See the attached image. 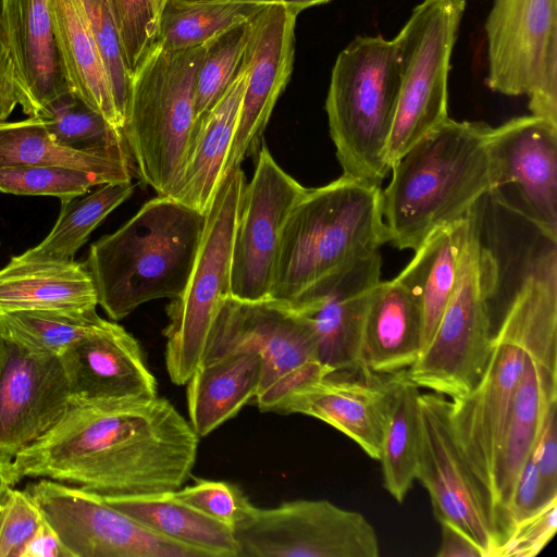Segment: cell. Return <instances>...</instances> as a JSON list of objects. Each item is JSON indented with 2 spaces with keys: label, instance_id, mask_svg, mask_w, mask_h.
I'll return each instance as SVG.
<instances>
[{
  "label": "cell",
  "instance_id": "18",
  "mask_svg": "<svg viewBox=\"0 0 557 557\" xmlns=\"http://www.w3.org/2000/svg\"><path fill=\"white\" fill-rule=\"evenodd\" d=\"M492 193L513 185L517 210L549 242L557 239V124L533 114L492 127Z\"/></svg>",
  "mask_w": 557,
  "mask_h": 557
},
{
  "label": "cell",
  "instance_id": "51",
  "mask_svg": "<svg viewBox=\"0 0 557 557\" xmlns=\"http://www.w3.org/2000/svg\"><path fill=\"white\" fill-rule=\"evenodd\" d=\"M10 491V490H9ZM7 496V495H5ZM5 496L0 500V512H1V508H2V505H3V502L5 499Z\"/></svg>",
  "mask_w": 557,
  "mask_h": 557
},
{
  "label": "cell",
  "instance_id": "2",
  "mask_svg": "<svg viewBox=\"0 0 557 557\" xmlns=\"http://www.w3.org/2000/svg\"><path fill=\"white\" fill-rule=\"evenodd\" d=\"M387 242L380 186L343 174L308 189L284 225L269 298L298 308Z\"/></svg>",
  "mask_w": 557,
  "mask_h": 557
},
{
  "label": "cell",
  "instance_id": "44",
  "mask_svg": "<svg viewBox=\"0 0 557 557\" xmlns=\"http://www.w3.org/2000/svg\"><path fill=\"white\" fill-rule=\"evenodd\" d=\"M557 529V498L517 522L494 557H534L550 542Z\"/></svg>",
  "mask_w": 557,
  "mask_h": 557
},
{
  "label": "cell",
  "instance_id": "38",
  "mask_svg": "<svg viewBox=\"0 0 557 557\" xmlns=\"http://www.w3.org/2000/svg\"><path fill=\"white\" fill-rule=\"evenodd\" d=\"M249 21L207 42L195 83L196 121L219 101L235 78L247 44Z\"/></svg>",
  "mask_w": 557,
  "mask_h": 557
},
{
  "label": "cell",
  "instance_id": "21",
  "mask_svg": "<svg viewBox=\"0 0 557 557\" xmlns=\"http://www.w3.org/2000/svg\"><path fill=\"white\" fill-rule=\"evenodd\" d=\"M0 37L14 65L18 104L38 116L74 92L55 37L49 0H0Z\"/></svg>",
  "mask_w": 557,
  "mask_h": 557
},
{
  "label": "cell",
  "instance_id": "48",
  "mask_svg": "<svg viewBox=\"0 0 557 557\" xmlns=\"http://www.w3.org/2000/svg\"><path fill=\"white\" fill-rule=\"evenodd\" d=\"M17 104L14 65L0 37V122L5 121Z\"/></svg>",
  "mask_w": 557,
  "mask_h": 557
},
{
  "label": "cell",
  "instance_id": "20",
  "mask_svg": "<svg viewBox=\"0 0 557 557\" xmlns=\"http://www.w3.org/2000/svg\"><path fill=\"white\" fill-rule=\"evenodd\" d=\"M407 370L388 374L334 371L288 395L276 413L317 418L379 460L395 389Z\"/></svg>",
  "mask_w": 557,
  "mask_h": 557
},
{
  "label": "cell",
  "instance_id": "40",
  "mask_svg": "<svg viewBox=\"0 0 557 557\" xmlns=\"http://www.w3.org/2000/svg\"><path fill=\"white\" fill-rule=\"evenodd\" d=\"M129 75L156 45L168 0H107Z\"/></svg>",
  "mask_w": 557,
  "mask_h": 557
},
{
  "label": "cell",
  "instance_id": "12",
  "mask_svg": "<svg viewBox=\"0 0 557 557\" xmlns=\"http://www.w3.org/2000/svg\"><path fill=\"white\" fill-rule=\"evenodd\" d=\"M485 35L487 86L557 124V0H494Z\"/></svg>",
  "mask_w": 557,
  "mask_h": 557
},
{
  "label": "cell",
  "instance_id": "15",
  "mask_svg": "<svg viewBox=\"0 0 557 557\" xmlns=\"http://www.w3.org/2000/svg\"><path fill=\"white\" fill-rule=\"evenodd\" d=\"M25 491L71 557H202L82 487L42 478Z\"/></svg>",
  "mask_w": 557,
  "mask_h": 557
},
{
  "label": "cell",
  "instance_id": "26",
  "mask_svg": "<svg viewBox=\"0 0 557 557\" xmlns=\"http://www.w3.org/2000/svg\"><path fill=\"white\" fill-rule=\"evenodd\" d=\"M422 351L420 306L396 278L381 281L372 295L361 336L359 371L388 374L407 370Z\"/></svg>",
  "mask_w": 557,
  "mask_h": 557
},
{
  "label": "cell",
  "instance_id": "8",
  "mask_svg": "<svg viewBox=\"0 0 557 557\" xmlns=\"http://www.w3.org/2000/svg\"><path fill=\"white\" fill-rule=\"evenodd\" d=\"M498 282V263L481 238L476 212L451 297L430 344L407 369L411 382L450 400L478 384L491 351L490 300Z\"/></svg>",
  "mask_w": 557,
  "mask_h": 557
},
{
  "label": "cell",
  "instance_id": "35",
  "mask_svg": "<svg viewBox=\"0 0 557 557\" xmlns=\"http://www.w3.org/2000/svg\"><path fill=\"white\" fill-rule=\"evenodd\" d=\"M264 7L253 3L168 0L156 44L170 51L206 45L232 27L248 22Z\"/></svg>",
  "mask_w": 557,
  "mask_h": 557
},
{
  "label": "cell",
  "instance_id": "34",
  "mask_svg": "<svg viewBox=\"0 0 557 557\" xmlns=\"http://www.w3.org/2000/svg\"><path fill=\"white\" fill-rule=\"evenodd\" d=\"M420 387L404 376L393 396L380 461L384 487L403 503L414 480L420 445Z\"/></svg>",
  "mask_w": 557,
  "mask_h": 557
},
{
  "label": "cell",
  "instance_id": "1",
  "mask_svg": "<svg viewBox=\"0 0 557 557\" xmlns=\"http://www.w3.org/2000/svg\"><path fill=\"white\" fill-rule=\"evenodd\" d=\"M199 436L163 397L73 404L10 463L14 485L45 478L100 496L174 492L190 475Z\"/></svg>",
  "mask_w": 557,
  "mask_h": 557
},
{
  "label": "cell",
  "instance_id": "37",
  "mask_svg": "<svg viewBox=\"0 0 557 557\" xmlns=\"http://www.w3.org/2000/svg\"><path fill=\"white\" fill-rule=\"evenodd\" d=\"M52 138L67 148L131 158L124 132L113 127L74 92L48 106L39 115Z\"/></svg>",
  "mask_w": 557,
  "mask_h": 557
},
{
  "label": "cell",
  "instance_id": "36",
  "mask_svg": "<svg viewBox=\"0 0 557 557\" xmlns=\"http://www.w3.org/2000/svg\"><path fill=\"white\" fill-rule=\"evenodd\" d=\"M107 322L96 308L14 311L0 313V335L32 350L61 356Z\"/></svg>",
  "mask_w": 557,
  "mask_h": 557
},
{
  "label": "cell",
  "instance_id": "17",
  "mask_svg": "<svg viewBox=\"0 0 557 557\" xmlns=\"http://www.w3.org/2000/svg\"><path fill=\"white\" fill-rule=\"evenodd\" d=\"M73 401L60 356L0 335V463L48 433Z\"/></svg>",
  "mask_w": 557,
  "mask_h": 557
},
{
  "label": "cell",
  "instance_id": "6",
  "mask_svg": "<svg viewBox=\"0 0 557 557\" xmlns=\"http://www.w3.org/2000/svg\"><path fill=\"white\" fill-rule=\"evenodd\" d=\"M400 82L394 39L357 36L337 55L325 111L344 175L381 187Z\"/></svg>",
  "mask_w": 557,
  "mask_h": 557
},
{
  "label": "cell",
  "instance_id": "10",
  "mask_svg": "<svg viewBox=\"0 0 557 557\" xmlns=\"http://www.w3.org/2000/svg\"><path fill=\"white\" fill-rule=\"evenodd\" d=\"M245 184L240 165L224 175L206 213L187 284L166 307L165 366L176 385L186 384L199 366L212 321L224 299L231 296L233 240Z\"/></svg>",
  "mask_w": 557,
  "mask_h": 557
},
{
  "label": "cell",
  "instance_id": "49",
  "mask_svg": "<svg viewBox=\"0 0 557 557\" xmlns=\"http://www.w3.org/2000/svg\"><path fill=\"white\" fill-rule=\"evenodd\" d=\"M193 1H210V2H237V3H253V4H281L298 14L310 7L330 2L332 0H193Z\"/></svg>",
  "mask_w": 557,
  "mask_h": 557
},
{
  "label": "cell",
  "instance_id": "5",
  "mask_svg": "<svg viewBox=\"0 0 557 557\" xmlns=\"http://www.w3.org/2000/svg\"><path fill=\"white\" fill-rule=\"evenodd\" d=\"M206 223L169 197L147 201L126 223L95 242L85 262L98 305L114 321L140 305L174 299L190 276Z\"/></svg>",
  "mask_w": 557,
  "mask_h": 557
},
{
  "label": "cell",
  "instance_id": "50",
  "mask_svg": "<svg viewBox=\"0 0 557 557\" xmlns=\"http://www.w3.org/2000/svg\"><path fill=\"white\" fill-rule=\"evenodd\" d=\"M12 487L8 476V468L0 463V500L8 494Z\"/></svg>",
  "mask_w": 557,
  "mask_h": 557
},
{
  "label": "cell",
  "instance_id": "7",
  "mask_svg": "<svg viewBox=\"0 0 557 557\" xmlns=\"http://www.w3.org/2000/svg\"><path fill=\"white\" fill-rule=\"evenodd\" d=\"M206 45L170 51L156 44L131 75L124 136L134 169L161 197L172 190L196 123Z\"/></svg>",
  "mask_w": 557,
  "mask_h": 557
},
{
  "label": "cell",
  "instance_id": "32",
  "mask_svg": "<svg viewBox=\"0 0 557 557\" xmlns=\"http://www.w3.org/2000/svg\"><path fill=\"white\" fill-rule=\"evenodd\" d=\"M57 165L106 176L110 182L132 181L128 157L104 156L74 150L55 141L39 116L0 122V170Z\"/></svg>",
  "mask_w": 557,
  "mask_h": 557
},
{
  "label": "cell",
  "instance_id": "41",
  "mask_svg": "<svg viewBox=\"0 0 557 557\" xmlns=\"http://www.w3.org/2000/svg\"><path fill=\"white\" fill-rule=\"evenodd\" d=\"M88 28L108 74L117 112L124 123L129 101L131 75L127 71L119 33L107 0H78Z\"/></svg>",
  "mask_w": 557,
  "mask_h": 557
},
{
  "label": "cell",
  "instance_id": "25",
  "mask_svg": "<svg viewBox=\"0 0 557 557\" xmlns=\"http://www.w3.org/2000/svg\"><path fill=\"white\" fill-rule=\"evenodd\" d=\"M247 69L238 72L219 101L199 117L169 198L202 214L210 208L225 175V165L238 122Z\"/></svg>",
  "mask_w": 557,
  "mask_h": 557
},
{
  "label": "cell",
  "instance_id": "19",
  "mask_svg": "<svg viewBox=\"0 0 557 557\" xmlns=\"http://www.w3.org/2000/svg\"><path fill=\"white\" fill-rule=\"evenodd\" d=\"M297 15L284 5L269 4L249 21L243 57L246 86L225 174L257 150L275 103L290 79Z\"/></svg>",
  "mask_w": 557,
  "mask_h": 557
},
{
  "label": "cell",
  "instance_id": "31",
  "mask_svg": "<svg viewBox=\"0 0 557 557\" xmlns=\"http://www.w3.org/2000/svg\"><path fill=\"white\" fill-rule=\"evenodd\" d=\"M55 37L74 94L124 132L102 59L78 0H49Z\"/></svg>",
  "mask_w": 557,
  "mask_h": 557
},
{
  "label": "cell",
  "instance_id": "27",
  "mask_svg": "<svg viewBox=\"0 0 557 557\" xmlns=\"http://www.w3.org/2000/svg\"><path fill=\"white\" fill-rule=\"evenodd\" d=\"M478 206L465 218L433 231L395 277L413 296L422 317V351L430 344L457 283Z\"/></svg>",
  "mask_w": 557,
  "mask_h": 557
},
{
  "label": "cell",
  "instance_id": "43",
  "mask_svg": "<svg viewBox=\"0 0 557 557\" xmlns=\"http://www.w3.org/2000/svg\"><path fill=\"white\" fill-rule=\"evenodd\" d=\"M42 518L39 507L25 490L11 487L0 512V557H22Z\"/></svg>",
  "mask_w": 557,
  "mask_h": 557
},
{
  "label": "cell",
  "instance_id": "11",
  "mask_svg": "<svg viewBox=\"0 0 557 557\" xmlns=\"http://www.w3.org/2000/svg\"><path fill=\"white\" fill-rule=\"evenodd\" d=\"M465 9V0H423L394 38L401 82L387 145L389 169L448 119L450 58Z\"/></svg>",
  "mask_w": 557,
  "mask_h": 557
},
{
  "label": "cell",
  "instance_id": "9",
  "mask_svg": "<svg viewBox=\"0 0 557 557\" xmlns=\"http://www.w3.org/2000/svg\"><path fill=\"white\" fill-rule=\"evenodd\" d=\"M251 348L262 358L255 404L275 412L293 392L333 372L318 358L308 321L287 304L267 298L226 297L209 329L200 362L228 351Z\"/></svg>",
  "mask_w": 557,
  "mask_h": 557
},
{
  "label": "cell",
  "instance_id": "30",
  "mask_svg": "<svg viewBox=\"0 0 557 557\" xmlns=\"http://www.w3.org/2000/svg\"><path fill=\"white\" fill-rule=\"evenodd\" d=\"M101 497L156 534L195 549L202 557H238L232 529L176 499L172 492Z\"/></svg>",
  "mask_w": 557,
  "mask_h": 557
},
{
  "label": "cell",
  "instance_id": "23",
  "mask_svg": "<svg viewBox=\"0 0 557 557\" xmlns=\"http://www.w3.org/2000/svg\"><path fill=\"white\" fill-rule=\"evenodd\" d=\"M380 251L358 261L320 297L293 308L310 324L319 361L334 371H359L367 311L381 282Z\"/></svg>",
  "mask_w": 557,
  "mask_h": 557
},
{
  "label": "cell",
  "instance_id": "42",
  "mask_svg": "<svg viewBox=\"0 0 557 557\" xmlns=\"http://www.w3.org/2000/svg\"><path fill=\"white\" fill-rule=\"evenodd\" d=\"M172 494L176 499L228 527L233 532L252 507L237 485L224 481L198 479Z\"/></svg>",
  "mask_w": 557,
  "mask_h": 557
},
{
  "label": "cell",
  "instance_id": "3",
  "mask_svg": "<svg viewBox=\"0 0 557 557\" xmlns=\"http://www.w3.org/2000/svg\"><path fill=\"white\" fill-rule=\"evenodd\" d=\"M550 335H557L554 249L535 258L522 276L497 333L493 334L488 360L478 384L466 396L450 400L455 440L491 493L527 354L533 344Z\"/></svg>",
  "mask_w": 557,
  "mask_h": 557
},
{
  "label": "cell",
  "instance_id": "33",
  "mask_svg": "<svg viewBox=\"0 0 557 557\" xmlns=\"http://www.w3.org/2000/svg\"><path fill=\"white\" fill-rule=\"evenodd\" d=\"M133 191L132 181L106 183L91 193L61 202L55 224L45 239L14 257L23 261L74 260L91 232Z\"/></svg>",
  "mask_w": 557,
  "mask_h": 557
},
{
  "label": "cell",
  "instance_id": "39",
  "mask_svg": "<svg viewBox=\"0 0 557 557\" xmlns=\"http://www.w3.org/2000/svg\"><path fill=\"white\" fill-rule=\"evenodd\" d=\"M113 183L106 176L57 165L0 170V191L26 196H52L61 202L85 195L91 187Z\"/></svg>",
  "mask_w": 557,
  "mask_h": 557
},
{
  "label": "cell",
  "instance_id": "46",
  "mask_svg": "<svg viewBox=\"0 0 557 557\" xmlns=\"http://www.w3.org/2000/svg\"><path fill=\"white\" fill-rule=\"evenodd\" d=\"M442 542L437 557H484L481 547L460 528L443 521Z\"/></svg>",
  "mask_w": 557,
  "mask_h": 557
},
{
  "label": "cell",
  "instance_id": "24",
  "mask_svg": "<svg viewBox=\"0 0 557 557\" xmlns=\"http://www.w3.org/2000/svg\"><path fill=\"white\" fill-rule=\"evenodd\" d=\"M557 396V335L544 337L527 354L504 441L495 463L492 493L509 532L507 507L517 479L540 432L548 401Z\"/></svg>",
  "mask_w": 557,
  "mask_h": 557
},
{
  "label": "cell",
  "instance_id": "4",
  "mask_svg": "<svg viewBox=\"0 0 557 557\" xmlns=\"http://www.w3.org/2000/svg\"><path fill=\"white\" fill-rule=\"evenodd\" d=\"M484 122L446 119L392 168L382 190L388 242L416 250L436 228L467 216L492 191Z\"/></svg>",
  "mask_w": 557,
  "mask_h": 557
},
{
  "label": "cell",
  "instance_id": "22",
  "mask_svg": "<svg viewBox=\"0 0 557 557\" xmlns=\"http://www.w3.org/2000/svg\"><path fill=\"white\" fill-rule=\"evenodd\" d=\"M73 404L152 397L157 381L138 341L108 321L61 356Z\"/></svg>",
  "mask_w": 557,
  "mask_h": 557
},
{
  "label": "cell",
  "instance_id": "16",
  "mask_svg": "<svg viewBox=\"0 0 557 557\" xmlns=\"http://www.w3.org/2000/svg\"><path fill=\"white\" fill-rule=\"evenodd\" d=\"M307 190L277 164L263 145L258 151L253 175L242 193L232 250L233 297L243 300L270 297L284 225Z\"/></svg>",
  "mask_w": 557,
  "mask_h": 557
},
{
  "label": "cell",
  "instance_id": "45",
  "mask_svg": "<svg viewBox=\"0 0 557 557\" xmlns=\"http://www.w3.org/2000/svg\"><path fill=\"white\" fill-rule=\"evenodd\" d=\"M557 396L546 407L542 425L532 448L543 504L557 498Z\"/></svg>",
  "mask_w": 557,
  "mask_h": 557
},
{
  "label": "cell",
  "instance_id": "13",
  "mask_svg": "<svg viewBox=\"0 0 557 557\" xmlns=\"http://www.w3.org/2000/svg\"><path fill=\"white\" fill-rule=\"evenodd\" d=\"M420 445L417 479L430 495L438 522H450L465 531L494 557L506 532L492 493L481 482L461 453L450 423V399L421 393Z\"/></svg>",
  "mask_w": 557,
  "mask_h": 557
},
{
  "label": "cell",
  "instance_id": "29",
  "mask_svg": "<svg viewBox=\"0 0 557 557\" xmlns=\"http://www.w3.org/2000/svg\"><path fill=\"white\" fill-rule=\"evenodd\" d=\"M262 358L251 348L228 351L200 362L187 381L189 423L207 436L233 418L259 388Z\"/></svg>",
  "mask_w": 557,
  "mask_h": 557
},
{
  "label": "cell",
  "instance_id": "14",
  "mask_svg": "<svg viewBox=\"0 0 557 557\" xmlns=\"http://www.w3.org/2000/svg\"><path fill=\"white\" fill-rule=\"evenodd\" d=\"M238 557H377L373 525L360 512L325 499L252 505L235 528Z\"/></svg>",
  "mask_w": 557,
  "mask_h": 557
},
{
  "label": "cell",
  "instance_id": "28",
  "mask_svg": "<svg viewBox=\"0 0 557 557\" xmlns=\"http://www.w3.org/2000/svg\"><path fill=\"white\" fill-rule=\"evenodd\" d=\"M98 298L85 263L23 261L12 257L0 270V313L95 309Z\"/></svg>",
  "mask_w": 557,
  "mask_h": 557
},
{
  "label": "cell",
  "instance_id": "47",
  "mask_svg": "<svg viewBox=\"0 0 557 557\" xmlns=\"http://www.w3.org/2000/svg\"><path fill=\"white\" fill-rule=\"evenodd\" d=\"M44 517V516H42ZM22 557H71L53 528L42 518Z\"/></svg>",
  "mask_w": 557,
  "mask_h": 557
}]
</instances>
